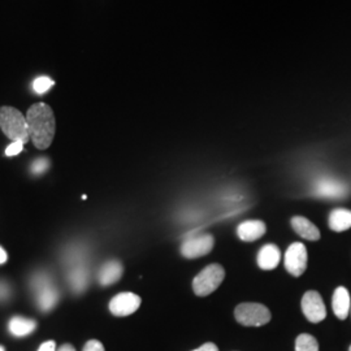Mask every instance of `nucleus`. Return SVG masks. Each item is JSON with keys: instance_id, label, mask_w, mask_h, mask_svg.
<instances>
[{"instance_id": "nucleus-10", "label": "nucleus", "mask_w": 351, "mask_h": 351, "mask_svg": "<svg viewBox=\"0 0 351 351\" xmlns=\"http://www.w3.org/2000/svg\"><path fill=\"white\" fill-rule=\"evenodd\" d=\"M314 191L322 198H342L348 194V188L337 180L323 178L316 182Z\"/></svg>"}, {"instance_id": "nucleus-12", "label": "nucleus", "mask_w": 351, "mask_h": 351, "mask_svg": "<svg viewBox=\"0 0 351 351\" xmlns=\"http://www.w3.org/2000/svg\"><path fill=\"white\" fill-rule=\"evenodd\" d=\"M281 261V251L274 243H267L258 254V265L264 271L275 269Z\"/></svg>"}, {"instance_id": "nucleus-19", "label": "nucleus", "mask_w": 351, "mask_h": 351, "mask_svg": "<svg viewBox=\"0 0 351 351\" xmlns=\"http://www.w3.org/2000/svg\"><path fill=\"white\" fill-rule=\"evenodd\" d=\"M71 284H72V287H73L75 291H82L88 284L86 272L81 268L73 271V274H71Z\"/></svg>"}, {"instance_id": "nucleus-28", "label": "nucleus", "mask_w": 351, "mask_h": 351, "mask_svg": "<svg viewBox=\"0 0 351 351\" xmlns=\"http://www.w3.org/2000/svg\"><path fill=\"white\" fill-rule=\"evenodd\" d=\"M56 351H75V349L73 348V345L65 343V345H62L59 349H56Z\"/></svg>"}, {"instance_id": "nucleus-31", "label": "nucleus", "mask_w": 351, "mask_h": 351, "mask_svg": "<svg viewBox=\"0 0 351 351\" xmlns=\"http://www.w3.org/2000/svg\"><path fill=\"white\" fill-rule=\"evenodd\" d=\"M350 313H351V310H350Z\"/></svg>"}, {"instance_id": "nucleus-13", "label": "nucleus", "mask_w": 351, "mask_h": 351, "mask_svg": "<svg viewBox=\"0 0 351 351\" xmlns=\"http://www.w3.org/2000/svg\"><path fill=\"white\" fill-rule=\"evenodd\" d=\"M332 307H333L335 315L339 317V320H345L348 317L351 310L350 294H349L348 289L339 287L335 290Z\"/></svg>"}, {"instance_id": "nucleus-25", "label": "nucleus", "mask_w": 351, "mask_h": 351, "mask_svg": "<svg viewBox=\"0 0 351 351\" xmlns=\"http://www.w3.org/2000/svg\"><path fill=\"white\" fill-rule=\"evenodd\" d=\"M10 297V288L7 284L0 282V301L7 300Z\"/></svg>"}, {"instance_id": "nucleus-24", "label": "nucleus", "mask_w": 351, "mask_h": 351, "mask_svg": "<svg viewBox=\"0 0 351 351\" xmlns=\"http://www.w3.org/2000/svg\"><path fill=\"white\" fill-rule=\"evenodd\" d=\"M38 351H56V343L55 341H46L39 346Z\"/></svg>"}, {"instance_id": "nucleus-30", "label": "nucleus", "mask_w": 351, "mask_h": 351, "mask_svg": "<svg viewBox=\"0 0 351 351\" xmlns=\"http://www.w3.org/2000/svg\"><path fill=\"white\" fill-rule=\"evenodd\" d=\"M349 351H351V346H350V348H349Z\"/></svg>"}, {"instance_id": "nucleus-2", "label": "nucleus", "mask_w": 351, "mask_h": 351, "mask_svg": "<svg viewBox=\"0 0 351 351\" xmlns=\"http://www.w3.org/2000/svg\"><path fill=\"white\" fill-rule=\"evenodd\" d=\"M0 129L12 142L20 141L26 143L30 141L25 114L13 107L4 106L0 108Z\"/></svg>"}, {"instance_id": "nucleus-18", "label": "nucleus", "mask_w": 351, "mask_h": 351, "mask_svg": "<svg viewBox=\"0 0 351 351\" xmlns=\"http://www.w3.org/2000/svg\"><path fill=\"white\" fill-rule=\"evenodd\" d=\"M295 351H319L317 339L308 333H302L295 339Z\"/></svg>"}, {"instance_id": "nucleus-21", "label": "nucleus", "mask_w": 351, "mask_h": 351, "mask_svg": "<svg viewBox=\"0 0 351 351\" xmlns=\"http://www.w3.org/2000/svg\"><path fill=\"white\" fill-rule=\"evenodd\" d=\"M49 167H50L49 159H46V158H39V159L34 160L33 164H32V172H33L34 175H42V173H45V172L49 169Z\"/></svg>"}, {"instance_id": "nucleus-17", "label": "nucleus", "mask_w": 351, "mask_h": 351, "mask_svg": "<svg viewBox=\"0 0 351 351\" xmlns=\"http://www.w3.org/2000/svg\"><path fill=\"white\" fill-rule=\"evenodd\" d=\"M329 228L333 232H345L351 228V211L348 208H336L329 215Z\"/></svg>"}, {"instance_id": "nucleus-1", "label": "nucleus", "mask_w": 351, "mask_h": 351, "mask_svg": "<svg viewBox=\"0 0 351 351\" xmlns=\"http://www.w3.org/2000/svg\"><path fill=\"white\" fill-rule=\"evenodd\" d=\"M29 134L38 150L49 149L55 137L56 121L53 111L46 103L33 104L26 113Z\"/></svg>"}, {"instance_id": "nucleus-11", "label": "nucleus", "mask_w": 351, "mask_h": 351, "mask_svg": "<svg viewBox=\"0 0 351 351\" xmlns=\"http://www.w3.org/2000/svg\"><path fill=\"white\" fill-rule=\"evenodd\" d=\"M265 230L267 228L262 220H246L239 224L237 234L241 241L254 242L256 239H262L265 234Z\"/></svg>"}, {"instance_id": "nucleus-14", "label": "nucleus", "mask_w": 351, "mask_h": 351, "mask_svg": "<svg viewBox=\"0 0 351 351\" xmlns=\"http://www.w3.org/2000/svg\"><path fill=\"white\" fill-rule=\"evenodd\" d=\"M291 226L298 236L307 241H317L320 239V230L317 226L313 224L308 219L303 216H294L291 219Z\"/></svg>"}, {"instance_id": "nucleus-4", "label": "nucleus", "mask_w": 351, "mask_h": 351, "mask_svg": "<svg viewBox=\"0 0 351 351\" xmlns=\"http://www.w3.org/2000/svg\"><path fill=\"white\" fill-rule=\"evenodd\" d=\"M236 320L241 326H262L268 324L272 314L262 303H241L234 310Z\"/></svg>"}, {"instance_id": "nucleus-5", "label": "nucleus", "mask_w": 351, "mask_h": 351, "mask_svg": "<svg viewBox=\"0 0 351 351\" xmlns=\"http://www.w3.org/2000/svg\"><path fill=\"white\" fill-rule=\"evenodd\" d=\"M34 288L37 290L38 306L42 311L49 313L59 301V293L51 284L50 278L46 275H38L33 281Z\"/></svg>"}, {"instance_id": "nucleus-23", "label": "nucleus", "mask_w": 351, "mask_h": 351, "mask_svg": "<svg viewBox=\"0 0 351 351\" xmlns=\"http://www.w3.org/2000/svg\"><path fill=\"white\" fill-rule=\"evenodd\" d=\"M82 351H106L104 350V346L101 343V341L98 339H90L85 346H84V350Z\"/></svg>"}, {"instance_id": "nucleus-22", "label": "nucleus", "mask_w": 351, "mask_h": 351, "mask_svg": "<svg viewBox=\"0 0 351 351\" xmlns=\"http://www.w3.org/2000/svg\"><path fill=\"white\" fill-rule=\"evenodd\" d=\"M24 145L25 143L20 142V141H14L5 149V155L7 156H16V155H19L21 151L24 150Z\"/></svg>"}, {"instance_id": "nucleus-20", "label": "nucleus", "mask_w": 351, "mask_h": 351, "mask_svg": "<svg viewBox=\"0 0 351 351\" xmlns=\"http://www.w3.org/2000/svg\"><path fill=\"white\" fill-rule=\"evenodd\" d=\"M53 81L49 77H39L33 82V88L37 94H45L47 90H50L53 86Z\"/></svg>"}, {"instance_id": "nucleus-27", "label": "nucleus", "mask_w": 351, "mask_h": 351, "mask_svg": "<svg viewBox=\"0 0 351 351\" xmlns=\"http://www.w3.org/2000/svg\"><path fill=\"white\" fill-rule=\"evenodd\" d=\"M7 259H8L7 252H5V250L0 246V264L5 263V262H7Z\"/></svg>"}, {"instance_id": "nucleus-26", "label": "nucleus", "mask_w": 351, "mask_h": 351, "mask_svg": "<svg viewBox=\"0 0 351 351\" xmlns=\"http://www.w3.org/2000/svg\"><path fill=\"white\" fill-rule=\"evenodd\" d=\"M193 351H219V349L213 342H207V343L202 345L201 348H198V349Z\"/></svg>"}, {"instance_id": "nucleus-7", "label": "nucleus", "mask_w": 351, "mask_h": 351, "mask_svg": "<svg viewBox=\"0 0 351 351\" xmlns=\"http://www.w3.org/2000/svg\"><path fill=\"white\" fill-rule=\"evenodd\" d=\"M302 311L306 316V319L314 324L323 322L326 317V308L322 295L310 290L307 291L302 298Z\"/></svg>"}, {"instance_id": "nucleus-16", "label": "nucleus", "mask_w": 351, "mask_h": 351, "mask_svg": "<svg viewBox=\"0 0 351 351\" xmlns=\"http://www.w3.org/2000/svg\"><path fill=\"white\" fill-rule=\"evenodd\" d=\"M37 328V323L32 319H26L23 316H13L10 320L8 329L14 337H25L32 335Z\"/></svg>"}, {"instance_id": "nucleus-3", "label": "nucleus", "mask_w": 351, "mask_h": 351, "mask_svg": "<svg viewBox=\"0 0 351 351\" xmlns=\"http://www.w3.org/2000/svg\"><path fill=\"white\" fill-rule=\"evenodd\" d=\"M226 277L220 264H210L193 280V290L198 297H207L219 288Z\"/></svg>"}, {"instance_id": "nucleus-6", "label": "nucleus", "mask_w": 351, "mask_h": 351, "mask_svg": "<svg viewBox=\"0 0 351 351\" xmlns=\"http://www.w3.org/2000/svg\"><path fill=\"white\" fill-rule=\"evenodd\" d=\"M285 268L291 276L300 277L307 268V249L302 242H295L289 246L284 259Z\"/></svg>"}, {"instance_id": "nucleus-15", "label": "nucleus", "mask_w": 351, "mask_h": 351, "mask_svg": "<svg viewBox=\"0 0 351 351\" xmlns=\"http://www.w3.org/2000/svg\"><path fill=\"white\" fill-rule=\"evenodd\" d=\"M124 268L123 264L117 261H110L104 264L99 272V282L101 287H110L117 282L123 276Z\"/></svg>"}, {"instance_id": "nucleus-8", "label": "nucleus", "mask_w": 351, "mask_h": 351, "mask_svg": "<svg viewBox=\"0 0 351 351\" xmlns=\"http://www.w3.org/2000/svg\"><path fill=\"white\" fill-rule=\"evenodd\" d=\"M141 302H142L141 297L134 293H130V291L119 293L110 302V311L114 316H120V317L129 316L138 310Z\"/></svg>"}, {"instance_id": "nucleus-29", "label": "nucleus", "mask_w": 351, "mask_h": 351, "mask_svg": "<svg viewBox=\"0 0 351 351\" xmlns=\"http://www.w3.org/2000/svg\"><path fill=\"white\" fill-rule=\"evenodd\" d=\"M0 351H5V350H4V348H3V346H1V345H0Z\"/></svg>"}, {"instance_id": "nucleus-9", "label": "nucleus", "mask_w": 351, "mask_h": 351, "mask_svg": "<svg viewBox=\"0 0 351 351\" xmlns=\"http://www.w3.org/2000/svg\"><path fill=\"white\" fill-rule=\"evenodd\" d=\"M213 239L211 234H201L193 239H189L181 246V254L188 259L201 258L210 254L213 249Z\"/></svg>"}]
</instances>
